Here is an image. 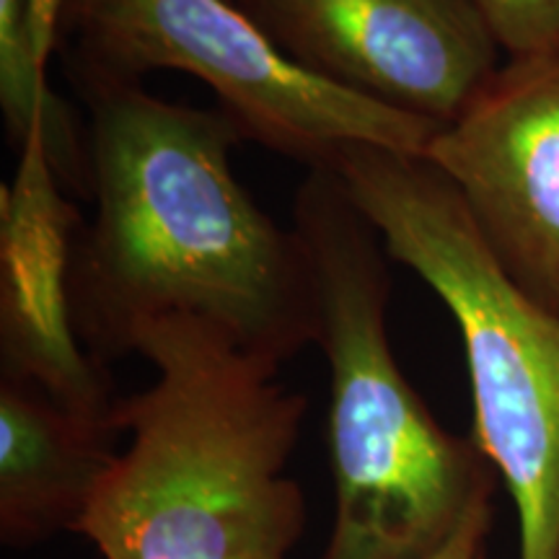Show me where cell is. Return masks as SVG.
I'll return each mask as SVG.
<instances>
[{
	"label": "cell",
	"instance_id": "6da1fadb",
	"mask_svg": "<svg viewBox=\"0 0 559 559\" xmlns=\"http://www.w3.org/2000/svg\"><path fill=\"white\" fill-rule=\"evenodd\" d=\"M86 107L88 198L75 230L70 317L107 366L158 319H198L283 366L317 345L309 251L230 166L243 130L223 109L153 96L143 83H75Z\"/></svg>",
	"mask_w": 559,
	"mask_h": 559
},
{
	"label": "cell",
	"instance_id": "7a4b0ae2",
	"mask_svg": "<svg viewBox=\"0 0 559 559\" xmlns=\"http://www.w3.org/2000/svg\"><path fill=\"white\" fill-rule=\"evenodd\" d=\"M156 379L120 402L115 453L75 534L102 559H288L306 528L288 461L309 400L198 319L132 340Z\"/></svg>",
	"mask_w": 559,
	"mask_h": 559
},
{
	"label": "cell",
	"instance_id": "3957f363",
	"mask_svg": "<svg viewBox=\"0 0 559 559\" xmlns=\"http://www.w3.org/2000/svg\"><path fill=\"white\" fill-rule=\"evenodd\" d=\"M293 228L332 373L334 523L319 559H428L492 495V466L474 440L440 428L402 373L389 340L391 257L337 171H306Z\"/></svg>",
	"mask_w": 559,
	"mask_h": 559
},
{
	"label": "cell",
	"instance_id": "277c9868",
	"mask_svg": "<svg viewBox=\"0 0 559 559\" xmlns=\"http://www.w3.org/2000/svg\"><path fill=\"white\" fill-rule=\"evenodd\" d=\"M334 171L391 260L456 321L469 366L474 432L515 502L521 559H559V313L510 280L428 158L358 145Z\"/></svg>",
	"mask_w": 559,
	"mask_h": 559
},
{
	"label": "cell",
	"instance_id": "5b68a950",
	"mask_svg": "<svg viewBox=\"0 0 559 559\" xmlns=\"http://www.w3.org/2000/svg\"><path fill=\"white\" fill-rule=\"evenodd\" d=\"M62 24L73 86L177 70L205 83L249 140L306 169H334L358 145L425 158L440 132L300 68L234 0H68Z\"/></svg>",
	"mask_w": 559,
	"mask_h": 559
},
{
	"label": "cell",
	"instance_id": "8992f818",
	"mask_svg": "<svg viewBox=\"0 0 559 559\" xmlns=\"http://www.w3.org/2000/svg\"><path fill=\"white\" fill-rule=\"evenodd\" d=\"M241 9L309 73L440 128L502 66L472 0H241Z\"/></svg>",
	"mask_w": 559,
	"mask_h": 559
},
{
	"label": "cell",
	"instance_id": "52a82bcc",
	"mask_svg": "<svg viewBox=\"0 0 559 559\" xmlns=\"http://www.w3.org/2000/svg\"><path fill=\"white\" fill-rule=\"evenodd\" d=\"M425 158L510 280L559 313V55L502 62Z\"/></svg>",
	"mask_w": 559,
	"mask_h": 559
},
{
	"label": "cell",
	"instance_id": "ba28073f",
	"mask_svg": "<svg viewBox=\"0 0 559 559\" xmlns=\"http://www.w3.org/2000/svg\"><path fill=\"white\" fill-rule=\"evenodd\" d=\"M19 153V169L0 190L3 376L45 389L62 407L122 436V396L70 317V260L81 223L55 177L45 132H32Z\"/></svg>",
	"mask_w": 559,
	"mask_h": 559
},
{
	"label": "cell",
	"instance_id": "9c48e42d",
	"mask_svg": "<svg viewBox=\"0 0 559 559\" xmlns=\"http://www.w3.org/2000/svg\"><path fill=\"white\" fill-rule=\"evenodd\" d=\"M109 425L62 407L45 389L0 381V542L26 549L75 534L111 459Z\"/></svg>",
	"mask_w": 559,
	"mask_h": 559
},
{
	"label": "cell",
	"instance_id": "30bf717a",
	"mask_svg": "<svg viewBox=\"0 0 559 559\" xmlns=\"http://www.w3.org/2000/svg\"><path fill=\"white\" fill-rule=\"evenodd\" d=\"M0 107L16 148L45 130L47 156L66 190L88 194L86 122L75 120L52 91L50 68L37 58L29 26V0H0Z\"/></svg>",
	"mask_w": 559,
	"mask_h": 559
},
{
	"label": "cell",
	"instance_id": "8fae6325",
	"mask_svg": "<svg viewBox=\"0 0 559 559\" xmlns=\"http://www.w3.org/2000/svg\"><path fill=\"white\" fill-rule=\"evenodd\" d=\"M498 39L502 55H559V0H472Z\"/></svg>",
	"mask_w": 559,
	"mask_h": 559
},
{
	"label": "cell",
	"instance_id": "7c38bea8",
	"mask_svg": "<svg viewBox=\"0 0 559 559\" xmlns=\"http://www.w3.org/2000/svg\"><path fill=\"white\" fill-rule=\"evenodd\" d=\"M489 523H492V495H485L466 513V519L453 531L451 539L438 551H432L428 559H479L489 534Z\"/></svg>",
	"mask_w": 559,
	"mask_h": 559
},
{
	"label": "cell",
	"instance_id": "4fadbf2b",
	"mask_svg": "<svg viewBox=\"0 0 559 559\" xmlns=\"http://www.w3.org/2000/svg\"><path fill=\"white\" fill-rule=\"evenodd\" d=\"M68 0H29V26L37 58L45 68H50V60L58 50L62 16H66Z\"/></svg>",
	"mask_w": 559,
	"mask_h": 559
},
{
	"label": "cell",
	"instance_id": "5bb4252c",
	"mask_svg": "<svg viewBox=\"0 0 559 559\" xmlns=\"http://www.w3.org/2000/svg\"><path fill=\"white\" fill-rule=\"evenodd\" d=\"M234 3H236V5H241V0H234Z\"/></svg>",
	"mask_w": 559,
	"mask_h": 559
}]
</instances>
